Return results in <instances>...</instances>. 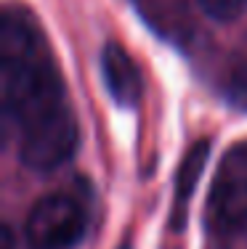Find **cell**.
Masks as SVG:
<instances>
[{
	"mask_svg": "<svg viewBox=\"0 0 247 249\" xmlns=\"http://www.w3.org/2000/svg\"><path fill=\"white\" fill-rule=\"evenodd\" d=\"M0 101L3 120L19 141L75 122L45 35L16 3L5 5L0 19Z\"/></svg>",
	"mask_w": 247,
	"mask_h": 249,
	"instance_id": "1",
	"label": "cell"
},
{
	"mask_svg": "<svg viewBox=\"0 0 247 249\" xmlns=\"http://www.w3.org/2000/svg\"><path fill=\"white\" fill-rule=\"evenodd\" d=\"M85 233V212L67 194L43 196L29 210L24 236L32 249H69Z\"/></svg>",
	"mask_w": 247,
	"mask_h": 249,
	"instance_id": "2",
	"label": "cell"
},
{
	"mask_svg": "<svg viewBox=\"0 0 247 249\" xmlns=\"http://www.w3.org/2000/svg\"><path fill=\"white\" fill-rule=\"evenodd\" d=\"M205 223L215 236H234L247 228V173L223 170L208 196Z\"/></svg>",
	"mask_w": 247,
	"mask_h": 249,
	"instance_id": "3",
	"label": "cell"
},
{
	"mask_svg": "<svg viewBox=\"0 0 247 249\" xmlns=\"http://www.w3.org/2000/svg\"><path fill=\"white\" fill-rule=\"evenodd\" d=\"M101 74L109 96L117 106H136L144 93V80L128 51L117 43H107L101 51Z\"/></svg>",
	"mask_w": 247,
	"mask_h": 249,
	"instance_id": "4",
	"label": "cell"
},
{
	"mask_svg": "<svg viewBox=\"0 0 247 249\" xmlns=\"http://www.w3.org/2000/svg\"><path fill=\"white\" fill-rule=\"evenodd\" d=\"M210 157V141L199 138L197 143L189 146V151L184 154L175 173V201H173V215H170V228L175 233L186 228V217H189V201L197 191V183L205 173V164Z\"/></svg>",
	"mask_w": 247,
	"mask_h": 249,
	"instance_id": "5",
	"label": "cell"
},
{
	"mask_svg": "<svg viewBox=\"0 0 247 249\" xmlns=\"http://www.w3.org/2000/svg\"><path fill=\"white\" fill-rule=\"evenodd\" d=\"M221 93L228 106L247 111V56H239L221 80Z\"/></svg>",
	"mask_w": 247,
	"mask_h": 249,
	"instance_id": "6",
	"label": "cell"
},
{
	"mask_svg": "<svg viewBox=\"0 0 247 249\" xmlns=\"http://www.w3.org/2000/svg\"><path fill=\"white\" fill-rule=\"evenodd\" d=\"M199 8L205 11V16L226 24L247 14V0H199Z\"/></svg>",
	"mask_w": 247,
	"mask_h": 249,
	"instance_id": "7",
	"label": "cell"
},
{
	"mask_svg": "<svg viewBox=\"0 0 247 249\" xmlns=\"http://www.w3.org/2000/svg\"><path fill=\"white\" fill-rule=\"evenodd\" d=\"M0 236H3V247H0V249H14V231H11L8 225H3Z\"/></svg>",
	"mask_w": 247,
	"mask_h": 249,
	"instance_id": "8",
	"label": "cell"
}]
</instances>
